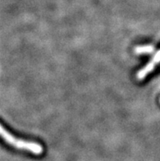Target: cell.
I'll use <instances>...</instances> for the list:
<instances>
[{"mask_svg": "<svg viewBox=\"0 0 160 161\" xmlns=\"http://www.w3.org/2000/svg\"><path fill=\"white\" fill-rule=\"evenodd\" d=\"M0 133L4 141L12 147H15L18 150H23L35 154L36 155H42L43 152V148L40 144H38L34 142L25 141L22 139H18L15 137L12 134H11L6 129H4L3 126L0 127Z\"/></svg>", "mask_w": 160, "mask_h": 161, "instance_id": "obj_1", "label": "cell"}, {"mask_svg": "<svg viewBox=\"0 0 160 161\" xmlns=\"http://www.w3.org/2000/svg\"><path fill=\"white\" fill-rule=\"evenodd\" d=\"M160 64V50L154 54L152 60L149 61L148 64L145 66L144 68H142L140 71L138 72L136 75V79L138 80H143L146 79V76L152 73L154 71L155 68L158 66Z\"/></svg>", "mask_w": 160, "mask_h": 161, "instance_id": "obj_2", "label": "cell"}, {"mask_svg": "<svg viewBox=\"0 0 160 161\" xmlns=\"http://www.w3.org/2000/svg\"><path fill=\"white\" fill-rule=\"evenodd\" d=\"M153 47L150 46H145V47H139L136 48V53H150L153 51Z\"/></svg>", "mask_w": 160, "mask_h": 161, "instance_id": "obj_3", "label": "cell"}]
</instances>
